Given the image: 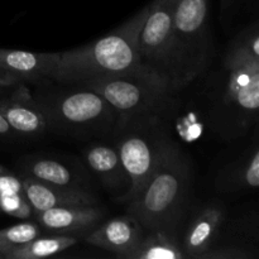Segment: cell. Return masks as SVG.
<instances>
[{"instance_id":"17","label":"cell","mask_w":259,"mask_h":259,"mask_svg":"<svg viewBox=\"0 0 259 259\" xmlns=\"http://www.w3.org/2000/svg\"><path fill=\"white\" fill-rule=\"evenodd\" d=\"M27 176L34 179L43 184L53 185V186L71 187V189H83L81 186L82 179L75 175V172L62 162L51 158L33 159L29 162L27 168Z\"/></svg>"},{"instance_id":"1","label":"cell","mask_w":259,"mask_h":259,"mask_svg":"<svg viewBox=\"0 0 259 259\" xmlns=\"http://www.w3.org/2000/svg\"><path fill=\"white\" fill-rule=\"evenodd\" d=\"M206 116L210 126L228 139L247 133L258 120L259 30L254 23L229 43L220 67L210 76Z\"/></svg>"},{"instance_id":"9","label":"cell","mask_w":259,"mask_h":259,"mask_svg":"<svg viewBox=\"0 0 259 259\" xmlns=\"http://www.w3.org/2000/svg\"><path fill=\"white\" fill-rule=\"evenodd\" d=\"M12 88L9 95L0 99V111L15 134L22 137H38L45 133L47 129L45 116L27 82L20 81Z\"/></svg>"},{"instance_id":"5","label":"cell","mask_w":259,"mask_h":259,"mask_svg":"<svg viewBox=\"0 0 259 259\" xmlns=\"http://www.w3.org/2000/svg\"><path fill=\"white\" fill-rule=\"evenodd\" d=\"M81 85L110 103L118 113V124L143 116L166 118L177 93L166 77L149 67L83 81Z\"/></svg>"},{"instance_id":"18","label":"cell","mask_w":259,"mask_h":259,"mask_svg":"<svg viewBox=\"0 0 259 259\" xmlns=\"http://www.w3.org/2000/svg\"><path fill=\"white\" fill-rule=\"evenodd\" d=\"M179 239L163 232H149L125 259H185Z\"/></svg>"},{"instance_id":"15","label":"cell","mask_w":259,"mask_h":259,"mask_svg":"<svg viewBox=\"0 0 259 259\" xmlns=\"http://www.w3.org/2000/svg\"><path fill=\"white\" fill-rule=\"evenodd\" d=\"M83 157L89 168L94 172L104 187L110 190L121 189L124 190V194L128 191V175L124 169L116 147L110 144L95 143L85 149Z\"/></svg>"},{"instance_id":"12","label":"cell","mask_w":259,"mask_h":259,"mask_svg":"<svg viewBox=\"0 0 259 259\" xmlns=\"http://www.w3.org/2000/svg\"><path fill=\"white\" fill-rule=\"evenodd\" d=\"M23 191L32 205L33 214L58 206L72 205H95L96 200L85 189L53 186L43 184L30 177L22 179Z\"/></svg>"},{"instance_id":"26","label":"cell","mask_w":259,"mask_h":259,"mask_svg":"<svg viewBox=\"0 0 259 259\" xmlns=\"http://www.w3.org/2000/svg\"><path fill=\"white\" fill-rule=\"evenodd\" d=\"M0 259H3V255L2 254H0Z\"/></svg>"},{"instance_id":"24","label":"cell","mask_w":259,"mask_h":259,"mask_svg":"<svg viewBox=\"0 0 259 259\" xmlns=\"http://www.w3.org/2000/svg\"><path fill=\"white\" fill-rule=\"evenodd\" d=\"M20 78L17 75H14L10 71L5 70L4 67L0 66V89H8L12 88L17 82H20Z\"/></svg>"},{"instance_id":"16","label":"cell","mask_w":259,"mask_h":259,"mask_svg":"<svg viewBox=\"0 0 259 259\" xmlns=\"http://www.w3.org/2000/svg\"><path fill=\"white\" fill-rule=\"evenodd\" d=\"M217 186L223 191L257 189L259 186V149L257 144L247 149L240 158L218 174Z\"/></svg>"},{"instance_id":"8","label":"cell","mask_w":259,"mask_h":259,"mask_svg":"<svg viewBox=\"0 0 259 259\" xmlns=\"http://www.w3.org/2000/svg\"><path fill=\"white\" fill-rule=\"evenodd\" d=\"M175 4L176 0H152L138 40L142 63L166 77L171 83Z\"/></svg>"},{"instance_id":"10","label":"cell","mask_w":259,"mask_h":259,"mask_svg":"<svg viewBox=\"0 0 259 259\" xmlns=\"http://www.w3.org/2000/svg\"><path fill=\"white\" fill-rule=\"evenodd\" d=\"M144 237V228L131 214L113 218L104 224L95 227L86 240L101 249L114 253L118 258L125 259Z\"/></svg>"},{"instance_id":"13","label":"cell","mask_w":259,"mask_h":259,"mask_svg":"<svg viewBox=\"0 0 259 259\" xmlns=\"http://www.w3.org/2000/svg\"><path fill=\"white\" fill-rule=\"evenodd\" d=\"M224 219V210L214 205L204 207L195 215L181 245L187 258H202L205 253L214 248Z\"/></svg>"},{"instance_id":"7","label":"cell","mask_w":259,"mask_h":259,"mask_svg":"<svg viewBox=\"0 0 259 259\" xmlns=\"http://www.w3.org/2000/svg\"><path fill=\"white\" fill-rule=\"evenodd\" d=\"M113 136L129 179V190L119 201L128 204L153 175L174 141L161 116L129 119L118 124Z\"/></svg>"},{"instance_id":"6","label":"cell","mask_w":259,"mask_h":259,"mask_svg":"<svg viewBox=\"0 0 259 259\" xmlns=\"http://www.w3.org/2000/svg\"><path fill=\"white\" fill-rule=\"evenodd\" d=\"M211 51L207 0H176L172 23V85L177 93L206 71Z\"/></svg>"},{"instance_id":"19","label":"cell","mask_w":259,"mask_h":259,"mask_svg":"<svg viewBox=\"0 0 259 259\" xmlns=\"http://www.w3.org/2000/svg\"><path fill=\"white\" fill-rule=\"evenodd\" d=\"M76 242L77 240L72 235L55 234L51 237H37L28 242L27 244L13 250L5 259H39L53 257L73 247Z\"/></svg>"},{"instance_id":"11","label":"cell","mask_w":259,"mask_h":259,"mask_svg":"<svg viewBox=\"0 0 259 259\" xmlns=\"http://www.w3.org/2000/svg\"><path fill=\"white\" fill-rule=\"evenodd\" d=\"M39 227L63 235H88L103 219V211L95 205L58 206L35 212Z\"/></svg>"},{"instance_id":"2","label":"cell","mask_w":259,"mask_h":259,"mask_svg":"<svg viewBox=\"0 0 259 259\" xmlns=\"http://www.w3.org/2000/svg\"><path fill=\"white\" fill-rule=\"evenodd\" d=\"M148 12L149 4L100 39L60 52L51 80L60 85L81 83L147 67L141 61L138 40Z\"/></svg>"},{"instance_id":"20","label":"cell","mask_w":259,"mask_h":259,"mask_svg":"<svg viewBox=\"0 0 259 259\" xmlns=\"http://www.w3.org/2000/svg\"><path fill=\"white\" fill-rule=\"evenodd\" d=\"M40 235V227L34 223H20L0 230V254L5 259L9 253Z\"/></svg>"},{"instance_id":"21","label":"cell","mask_w":259,"mask_h":259,"mask_svg":"<svg viewBox=\"0 0 259 259\" xmlns=\"http://www.w3.org/2000/svg\"><path fill=\"white\" fill-rule=\"evenodd\" d=\"M0 210L17 219H29L33 215L32 205L28 201L24 191L0 196Z\"/></svg>"},{"instance_id":"22","label":"cell","mask_w":259,"mask_h":259,"mask_svg":"<svg viewBox=\"0 0 259 259\" xmlns=\"http://www.w3.org/2000/svg\"><path fill=\"white\" fill-rule=\"evenodd\" d=\"M252 3L257 4V0H220V20L224 28H228L232 20Z\"/></svg>"},{"instance_id":"3","label":"cell","mask_w":259,"mask_h":259,"mask_svg":"<svg viewBox=\"0 0 259 259\" xmlns=\"http://www.w3.org/2000/svg\"><path fill=\"white\" fill-rule=\"evenodd\" d=\"M191 190L189 157L172 142L141 191L128 202V214L133 215L148 232H163L177 238Z\"/></svg>"},{"instance_id":"23","label":"cell","mask_w":259,"mask_h":259,"mask_svg":"<svg viewBox=\"0 0 259 259\" xmlns=\"http://www.w3.org/2000/svg\"><path fill=\"white\" fill-rule=\"evenodd\" d=\"M23 192L22 180L0 166V196Z\"/></svg>"},{"instance_id":"14","label":"cell","mask_w":259,"mask_h":259,"mask_svg":"<svg viewBox=\"0 0 259 259\" xmlns=\"http://www.w3.org/2000/svg\"><path fill=\"white\" fill-rule=\"evenodd\" d=\"M58 53H34L0 48V66L17 75L24 82L42 83L51 80Z\"/></svg>"},{"instance_id":"25","label":"cell","mask_w":259,"mask_h":259,"mask_svg":"<svg viewBox=\"0 0 259 259\" xmlns=\"http://www.w3.org/2000/svg\"><path fill=\"white\" fill-rule=\"evenodd\" d=\"M14 134L15 132L13 131L12 126L9 125L7 119L4 118V115L0 111V138H9V137L14 136Z\"/></svg>"},{"instance_id":"4","label":"cell","mask_w":259,"mask_h":259,"mask_svg":"<svg viewBox=\"0 0 259 259\" xmlns=\"http://www.w3.org/2000/svg\"><path fill=\"white\" fill-rule=\"evenodd\" d=\"M60 90L40 91L38 105L46 128L60 136L94 137L114 134L119 116L100 94L81 83H68Z\"/></svg>"}]
</instances>
